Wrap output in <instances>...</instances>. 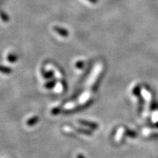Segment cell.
Listing matches in <instances>:
<instances>
[{
  "mask_svg": "<svg viewBox=\"0 0 158 158\" xmlns=\"http://www.w3.org/2000/svg\"><path fill=\"white\" fill-rule=\"evenodd\" d=\"M38 121V117L37 116H33L29 118V119L27 120V124L29 126H32L34 125L35 124H36V122Z\"/></svg>",
  "mask_w": 158,
  "mask_h": 158,
  "instance_id": "obj_2",
  "label": "cell"
},
{
  "mask_svg": "<svg viewBox=\"0 0 158 158\" xmlns=\"http://www.w3.org/2000/svg\"><path fill=\"white\" fill-rule=\"evenodd\" d=\"M77 158H84V157L83 155H78V157Z\"/></svg>",
  "mask_w": 158,
  "mask_h": 158,
  "instance_id": "obj_5",
  "label": "cell"
},
{
  "mask_svg": "<svg viewBox=\"0 0 158 158\" xmlns=\"http://www.w3.org/2000/svg\"><path fill=\"white\" fill-rule=\"evenodd\" d=\"M1 70H2V72L4 73H6V74L10 73H11V69L7 68V67H5V66L2 67Z\"/></svg>",
  "mask_w": 158,
  "mask_h": 158,
  "instance_id": "obj_3",
  "label": "cell"
},
{
  "mask_svg": "<svg viewBox=\"0 0 158 158\" xmlns=\"http://www.w3.org/2000/svg\"><path fill=\"white\" fill-rule=\"evenodd\" d=\"M78 123L81 124H83V125L87 126L89 128H92V129H97L98 127V124L95 123H93V122H87L85 121V120H78Z\"/></svg>",
  "mask_w": 158,
  "mask_h": 158,
  "instance_id": "obj_1",
  "label": "cell"
},
{
  "mask_svg": "<svg viewBox=\"0 0 158 158\" xmlns=\"http://www.w3.org/2000/svg\"><path fill=\"white\" fill-rule=\"evenodd\" d=\"M8 59L9 62H15V60H16V57L13 56V55H10V56H8V59Z\"/></svg>",
  "mask_w": 158,
  "mask_h": 158,
  "instance_id": "obj_4",
  "label": "cell"
}]
</instances>
